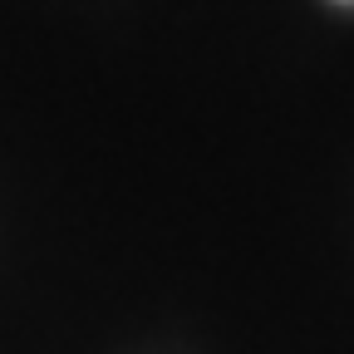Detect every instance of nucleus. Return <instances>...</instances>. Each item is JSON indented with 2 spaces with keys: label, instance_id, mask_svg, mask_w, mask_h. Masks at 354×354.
Here are the masks:
<instances>
[{
  "label": "nucleus",
  "instance_id": "f257e3e1",
  "mask_svg": "<svg viewBox=\"0 0 354 354\" xmlns=\"http://www.w3.org/2000/svg\"><path fill=\"white\" fill-rule=\"evenodd\" d=\"M344 6H354V0H344Z\"/></svg>",
  "mask_w": 354,
  "mask_h": 354
}]
</instances>
